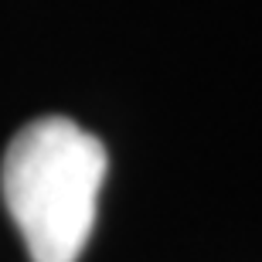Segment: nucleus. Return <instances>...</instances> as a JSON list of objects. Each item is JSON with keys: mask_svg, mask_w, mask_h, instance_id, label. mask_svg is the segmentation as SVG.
<instances>
[{"mask_svg": "<svg viewBox=\"0 0 262 262\" xmlns=\"http://www.w3.org/2000/svg\"><path fill=\"white\" fill-rule=\"evenodd\" d=\"M109 157L65 116L24 126L4 154L0 187L31 262H78L96 228Z\"/></svg>", "mask_w": 262, "mask_h": 262, "instance_id": "1", "label": "nucleus"}]
</instances>
